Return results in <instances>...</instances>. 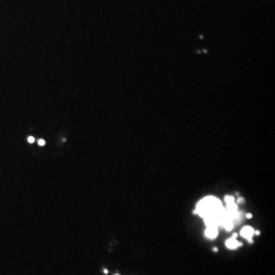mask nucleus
<instances>
[{
    "label": "nucleus",
    "mask_w": 275,
    "mask_h": 275,
    "mask_svg": "<svg viewBox=\"0 0 275 275\" xmlns=\"http://www.w3.org/2000/svg\"><path fill=\"white\" fill-rule=\"evenodd\" d=\"M194 214H199L204 219L206 226L219 227L223 218H224L226 208L222 205V201L217 199L215 196H206L197 203Z\"/></svg>",
    "instance_id": "obj_1"
},
{
    "label": "nucleus",
    "mask_w": 275,
    "mask_h": 275,
    "mask_svg": "<svg viewBox=\"0 0 275 275\" xmlns=\"http://www.w3.org/2000/svg\"><path fill=\"white\" fill-rule=\"evenodd\" d=\"M241 236H242L243 238L248 239L250 242L252 243V236H254V228L252 227H248V226H245L242 229H241Z\"/></svg>",
    "instance_id": "obj_2"
},
{
    "label": "nucleus",
    "mask_w": 275,
    "mask_h": 275,
    "mask_svg": "<svg viewBox=\"0 0 275 275\" xmlns=\"http://www.w3.org/2000/svg\"><path fill=\"white\" fill-rule=\"evenodd\" d=\"M218 234V227L217 226H206V229H205V236L206 238H210V239H214Z\"/></svg>",
    "instance_id": "obj_3"
},
{
    "label": "nucleus",
    "mask_w": 275,
    "mask_h": 275,
    "mask_svg": "<svg viewBox=\"0 0 275 275\" xmlns=\"http://www.w3.org/2000/svg\"><path fill=\"white\" fill-rule=\"evenodd\" d=\"M226 246H227V248H229V250H236V248H238V247L242 246V243L238 242L237 238L232 237V238H229V239L226 241Z\"/></svg>",
    "instance_id": "obj_4"
},
{
    "label": "nucleus",
    "mask_w": 275,
    "mask_h": 275,
    "mask_svg": "<svg viewBox=\"0 0 275 275\" xmlns=\"http://www.w3.org/2000/svg\"><path fill=\"white\" fill-rule=\"evenodd\" d=\"M224 200H226V205H227V204H233V203H236L234 197H233V196H230V195H227Z\"/></svg>",
    "instance_id": "obj_5"
},
{
    "label": "nucleus",
    "mask_w": 275,
    "mask_h": 275,
    "mask_svg": "<svg viewBox=\"0 0 275 275\" xmlns=\"http://www.w3.org/2000/svg\"><path fill=\"white\" fill-rule=\"evenodd\" d=\"M245 203V199L243 197H237V201H236V204L238 205V204H243Z\"/></svg>",
    "instance_id": "obj_6"
},
{
    "label": "nucleus",
    "mask_w": 275,
    "mask_h": 275,
    "mask_svg": "<svg viewBox=\"0 0 275 275\" xmlns=\"http://www.w3.org/2000/svg\"><path fill=\"white\" fill-rule=\"evenodd\" d=\"M45 144H46V143H45V140H44V139H40V140H38V145H40V147H44Z\"/></svg>",
    "instance_id": "obj_7"
},
{
    "label": "nucleus",
    "mask_w": 275,
    "mask_h": 275,
    "mask_svg": "<svg viewBox=\"0 0 275 275\" xmlns=\"http://www.w3.org/2000/svg\"><path fill=\"white\" fill-rule=\"evenodd\" d=\"M27 140H28V143H34V138L33 136H28Z\"/></svg>",
    "instance_id": "obj_8"
},
{
    "label": "nucleus",
    "mask_w": 275,
    "mask_h": 275,
    "mask_svg": "<svg viewBox=\"0 0 275 275\" xmlns=\"http://www.w3.org/2000/svg\"><path fill=\"white\" fill-rule=\"evenodd\" d=\"M246 218H247V219H251V218H252V214H251V213L246 214Z\"/></svg>",
    "instance_id": "obj_9"
},
{
    "label": "nucleus",
    "mask_w": 275,
    "mask_h": 275,
    "mask_svg": "<svg viewBox=\"0 0 275 275\" xmlns=\"http://www.w3.org/2000/svg\"><path fill=\"white\" fill-rule=\"evenodd\" d=\"M116 275H118V274H116Z\"/></svg>",
    "instance_id": "obj_10"
}]
</instances>
